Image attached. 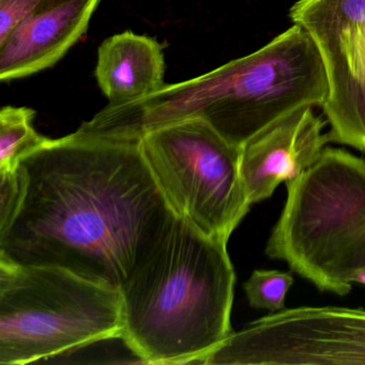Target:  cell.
Listing matches in <instances>:
<instances>
[{
  "label": "cell",
  "mask_w": 365,
  "mask_h": 365,
  "mask_svg": "<svg viewBox=\"0 0 365 365\" xmlns=\"http://www.w3.org/2000/svg\"><path fill=\"white\" fill-rule=\"evenodd\" d=\"M22 193L0 227V262L57 267L120 290L174 217L140 136L78 131L21 161Z\"/></svg>",
  "instance_id": "1"
},
{
  "label": "cell",
  "mask_w": 365,
  "mask_h": 365,
  "mask_svg": "<svg viewBox=\"0 0 365 365\" xmlns=\"http://www.w3.org/2000/svg\"><path fill=\"white\" fill-rule=\"evenodd\" d=\"M328 78L317 46L294 24L260 50L204 76L166 84L127 103L108 104L87 131L143 136L161 125L200 117L226 140L242 148L258 132L302 106H322Z\"/></svg>",
  "instance_id": "2"
},
{
  "label": "cell",
  "mask_w": 365,
  "mask_h": 365,
  "mask_svg": "<svg viewBox=\"0 0 365 365\" xmlns=\"http://www.w3.org/2000/svg\"><path fill=\"white\" fill-rule=\"evenodd\" d=\"M227 242L175 215L121 285L123 339L149 364H202L234 331Z\"/></svg>",
  "instance_id": "3"
},
{
  "label": "cell",
  "mask_w": 365,
  "mask_h": 365,
  "mask_svg": "<svg viewBox=\"0 0 365 365\" xmlns=\"http://www.w3.org/2000/svg\"><path fill=\"white\" fill-rule=\"evenodd\" d=\"M287 200L266 254L322 292L345 296L365 269V161L324 148L286 182Z\"/></svg>",
  "instance_id": "4"
},
{
  "label": "cell",
  "mask_w": 365,
  "mask_h": 365,
  "mask_svg": "<svg viewBox=\"0 0 365 365\" xmlns=\"http://www.w3.org/2000/svg\"><path fill=\"white\" fill-rule=\"evenodd\" d=\"M120 290L57 267L0 262V364L123 337Z\"/></svg>",
  "instance_id": "5"
},
{
  "label": "cell",
  "mask_w": 365,
  "mask_h": 365,
  "mask_svg": "<svg viewBox=\"0 0 365 365\" xmlns=\"http://www.w3.org/2000/svg\"><path fill=\"white\" fill-rule=\"evenodd\" d=\"M145 160L173 212L228 242L252 205L241 177V148L200 117L143 134Z\"/></svg>",
  "instance_id": "6"
},
{
  "label": "cell",
  "mask_w": 365,
  "mask_h": 365,
  "mask_svg": "<svg viewBox=\"0 0 365 365\" xmlns=\"http://www.w3.org/2000/svg\"><path fill=\"white\" fill-rule=\"evenodd\" d=\"M207 365H365V309H282L232 332Z\"/></svg>",
  "instance_id": "7"
},
{
  "label": "cell",
  "mask_w": 365,
  "mask_h": 365,
  "mask_svg": "<svg viewBox=\"0 0 365 365\" xmlns=\"http://www.w3.org/2000/svg\"><path fill=\"white\" fill-rule=\"evenodd\" d=\"M289 18L309 34L324 63L329 142L365 153V0H299Z\"/></svg>",
  "instance_id": "8"
},
{
  "label": "cell",
  "mask_w": 365,
  "mask_h": 365,
  "mask_svg": "<svg viewBox=\"0 0 365 365\" xmlns=\"http://www.w3.org/2000/svg\"><path fill=\"white\" fill-rule=\"evenodd\" d=\"M313 106H302L258 132L241 148L240 170L250 204L272 196L277 185L300 176L329 143Z\"/></svg>",
  "instance_id": "9"
},
{
  "label": "cell",
  "mask_w": 365,
  "mask_h": 365,
  "mask_svg": "<svg viewBox=\"0 0 365 365\" xmlns=\"http://www.w3.org/2000/svg\"><path fill=\"white\" fill-rule=\"evenodd\" d=\"M100 0H43L0 44V81L11 82L58 63L88 29Z\"/></svg>",
  "instance_id": "10"
},
{
  "label": "cell",
  "mask_w": 365,
  "mask_h": 365,
  "mask_svg": "<svg viewBox=\"0 0 365 365\" xmlns=\"http://www.w3.org/2000/svg\"><path fill=\"white\" fill-rule=\"evenodd\" d=\"M163 46L132 31L113 36L98 50L96 78L110 104L148 97L165 86Z\"/></svg>",
  "instance_id": "11"
},
{
  "label": "cell",
  "mask_w": 365,
  "mask_h": 365,
  "mask_svg": "<svg viewBox=\"0 0 365 365\" xmlns=\"http://www.w3.org/2000/svg\"><path fill=\"white\" fill-rule=\"evenodd\" d=\"M35 116L29 108L5 106L0 112V172L16 170L23 159L51 140L36 131Z\"/></svg>",
  "instance_id": "12"
},
{
  "label": "cell",
  "mask_w": 365,
  "mask_h": 365,
  "mask_svg": "<svg viewBox=\"0 0 365 365\" xmlns=\"http://www.w3.org/2000/svg\"><path fill=\"white\" fill-rule=\"evenodd\" d=\"M294 282L290 272L255 270L243 284V288L252 307L277 313L285 309L286 296Z\"/></svg>",
  "instance_id": "13"
},
{
  "label": "cell",
  "mask_w": 365,
  "mask_h": 365,
  "mask_svg": "<svg viewBox=\"0 0 365 365\" xmlns=\"http://www.w3.org/2000/svg\"><path fill=\"white\" fill-rule=\"evenodd\" d=\"M43 0H0V44Z\"/></svg>",
  "instance_id": "14"
},
{
  "label": "cell",
  "mask_w": 365,
  "mask_h": 365,
  "mask_svg": "<svg viewBox=\"0 0 365 365\" xmlns=\"http://www.w3.org/2000/svg\"><path fill=\"white\" fill-rule=\"evenodd\" d=\"M22 193V183L18 168L0 172V227L6 225L16 212Z\"/></svg>",
  "instance_id": "15"
}]
</instances>
